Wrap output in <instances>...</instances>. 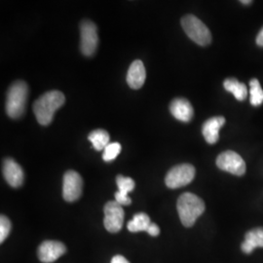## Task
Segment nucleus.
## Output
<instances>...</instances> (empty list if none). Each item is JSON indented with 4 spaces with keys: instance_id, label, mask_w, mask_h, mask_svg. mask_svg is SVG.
<instances>
[{
    "instance_id": "1",
    "label": "nucleus",
    "mask_w": 263,
    "mask_h": 263,
    "mask_svg": "<svg viewBox=\"0 0 263 263\" xmlns=\"http://www.w3.org/2000/svg\"><path fill=\"white\" fill-rule=\"evenodd\" d=\"M66 102L65 95L60 91H50L41 97L33 104V112L40 125L46 126L52 122L54 114Z\"/></svg>"
},
{
    "instance_id": "2",
    "label": "nucleus",
    "mask_w": 263,
    "mask_h": 263,
    "mask_svg": "<svg viewBox=\"0 0 263 263\" xmlns=\"http://www.w3.org/2000/svg\"><path fill=\"white\" fill-rule=\"evenodd\" d=\"M205 203L197 195L185 192L178 200L177 209L180 221L185 227H192L198 217L205 212Z\"/></svg>"
},
{
    "instance_id": "3",
    "label": "nucleus",
    "mask_w": 263,
    "mask_h": 263,
    "mask_svg": "<svg viewBox=\"0 0 263 263\" xmlns=\"http://www.w3.org/2000/svg\"><path fill=\"white\" fill-rule=\"evenodd\" d=\"M28 88L25 81H16L10 86L6 99V112L13 119H18L26 109Z\"/></svg>"
},
{
    "instance_id": "4",
    "label": "nucleus",
    "mask_w": 263,
    "mask_h": 263,
    "mask_svg": "<svg viewBox=\"0 0 263 263\" xmlns=\"http://www.w3.org/2000/svg\"><path fill=\"white\" fill-rule=\"evenodd\" d=\"M181 26L188 37L198 45L207 46L212 42V33L207 26L197 17L186 15L181 19Z\"/></svg>"
},
{
    "instance_id": "5",
    "label": "nucleus",
    "mask_w": 263,
    "mask_h": 263,
    "mask_svg": "<svg viewBox=\"0 0 263 263\" xmlns=\"http://www.w3.org/2000/svg\"><path fill=\"white\" fill-rule=\"evenodd\" d=\"M195 177V168L190 164H181L173 167L166 176V185L172 189L189 184Z\"/></svg>"
},
{
    "instance_id": "6",
    "label": "nucleus",
    "mask_w": 263,
    "mask_h": 263,
    "mask_svg": "<svg viewBox=\"0 0 263 263\" xmlns=\"http://www.w3.org/2000/svg\"><path fill=\"white\" fill-rule=\"evenodd\" d=\"M216 166L222 171L239 177L246 173V163L235 151H227L220 153L216 158Z\"/></svg>"
},
{
    "instance_id": "7",
    "label": "nucleus",
    "mask_w": 263,
    "mask_h": 263,
    "mask_svg": "<svg viewBox=\"0 0 263 263\" xmlns=\"http://www.w3.org/2000/svg\"><path fill=\"white\" fill-rule=\"evenodd\" d=\"M104 226L110 233H117L122 229L124 210L116 201H109L104 208Z\"/></svg>"
},
{
    "instance_id": "8",
    "label": "nucleus",
    "mask_w": 263,
    "mask_h": 263,
    "mask_svg": "<svg viewBox=\"0 0 263 263\" xmlns=\"http://www.w3.org/2000/svg\"><path fill=\"white\" fill-rule=\"evenodd\" d=\"M81 32V44L80 49L85 56L91 57L94 55L98 47V30L93 22L85 20L80 25Z\"/></svg>"
},
{
    "instance_id": "9",
    "label": "nucleus",
    "mask_w": 263,
    "mask_h": 263,
    "mask_svg": "<svg viewBox=\"0 0 263 263\" xmlns=\"http://www.w3.org/2000/svg\"><path fill=\"white\" fill-rule=\"evenodd\" d=\"M83 180L76 171H67L64 176L63 196L66 202L77 201L82 194Z\"/></svg>"
},
{
    "instance_id": "10",
    "label": "nucleus",
    "mask_w": 263,
    "mask_h": 263,
    "mask_svg": "<svg viewBox=\"0 0 263 263\" xmlns=\"http://www.w3.org/2000/svg\"><path fill=\"white\" fill-rule=\"evenodd\" d=\"M66 252V247L63 243L58 241H44L38 248V258L41 262L52 263L63 256Z\"/></svg>"
},
{
    "instance_id": "11",
    "label": "nucleus",
    "mask_w": 263,
    "mask_h": 263,
    "mask_svg": "<svg viewBox=\"0 0 263 263\" xmlns=\"http://www.w3.org/2000/svg\"><path fill=\"white\" fill-rule=\"evenodd\" d=\"M3 175L12 187H20L24 183V171L19 164L12 158H6L3 162Z\"/></svg>"
},
{
    "instance_id": "12",
    "label": "nucleus",
    "mask_w": 263,
    "mask_h": 263,
    "mask_svg": "<svg viewBox=\"0 0 263 263\" xmlns=\"http://www.w3.org/2000/svg\"><path fill=\"white\" fill-rule=\"evenodd\" d=\"M172 115L181 122H189L194 114L192 104L184 98H177L170 104Z\"/></svg>"
},
{
    "instance_id": "13",
    "label": "nucleus",
    "mask_w": 263,
    "mask_h": 263,
    "mask_svg": "<svg viewBox=\"0 0 263 263\" xmlns=\"http://www.w3.org/2000/svg\"><path fill=\"white\" fill-rule=\"evenodd\" d=\"M116 183L119 190L115 193V201L121 206L131 205V198L129 197L128 194L132 192L136 186L134 179L119 175L116 178Z\"/></svg>"
},
{
    "instance_id": "14",
    "label": "nucleus",
    "mask_w": 263,
    "mask_h": 263,
    "mask_svg": "<svg viewBox=\"0 0 263 263\" xmlns=\"http://www.w3.org/2000/svg\"><path fill=\"white\" fill-rule=\"evenodd\" d=\"M226 124V118L217 116L208 119L202 126V133L205 140L210 144H215L219 140V130Z\"/></svg>"
},
{
    "instance_id": "15",
    "label": "nucleus",
    "mask_w": 263,
    "mask_h": 263,
    "mask_svg": "<svg viewBox=\"0 0 263 263\" xmlns=\"http://www.w3.org/2000/svg\"><path fill=\"white\" fill-rule=\"evenodd\" d=\"M146 78V71L143 63L140 60H136L132 63L127 74V83L134 90H138L144 84Z\"/></svg>"
},
{
    "instance_id": "16",
    "label": "nucleus",
    "mask_w": 263,
    "mask_h": 263,
    "mask_svg": "<svg viewBox=\"0 0 263 263\" xmlns=\"http://www.w3.org/2000/svg\"><path fill=\"white\" fill-rule=\"evenodd\" d=\"M256 248H263V227L248 231L245 235V241L241 245V250L247 254H252Z\"/></svg>"
},
{
    "instance_id": "17",
    "label": "nucleus",
    "mask_w": 263,
    "mask_h": 263,
    "mask_svg": "<svg viewBox=\"0 0 263 263\" xmlns=\"http://www.w3.org/2000/svg\"><path fill=\"white\" fill-rule=\"evenodd\" d=\"M223 86L226 91L234 95V97L238 101L246 100L248 90H247V86L244 83L238 81L235 78H228L224 80Z\"/></svg>"
},
{
    "instance_id": "18",
    "label": "nucleus",
    "mask_w": 263,
    "mask_h": 263,
    "mask_svg": "<svg viewBox=\"0 0 263 263\" xmlns=\"http://www.w3.org/2000/svg\"><path fill=\"white\" fill-rule=\"evenodd\" d=\"M151 224V218L144 213L136 214L133 219L130 220L127 224V228L130 232H141V231H147L148 227Z\"/></svg>"
},
{
    "instance_id": "19",
    "label": "nucleus",
    "mask_w": 263,
    "mask_h": 263,
    "mask_svg": "<svg viewBox=\"0 0 263 263\" xmlns=\"http://www.w3.org/2000/svg\"><path fill=\"white\" fill-rule=\"evenodd\" d=\"M88 139L92 142L95 149L98 151H104V148L110 143L109 142L110 138L108 133L103 129H97L95 131L91 132Z\"/></svg>"
},
{
    "instance_id": "20",
    "label": "nucleus",
    "mask_w": 263,
    "mask_h": 263,
    "mask_svg": "<svg viewBox=\"0 0 263 263\" xmlns=\"http://www.w3.org/2000/svg\"><path fill=\"white\" fill-rule=\"evenodd\" d=\"M250 93L251 98L250 102L254 106H258L263 103V90L261 86L259 84V81L254 78L250 81Z\"/></svg>"
},
{
    "instance_id": "21",
    "label": "nucleus",
    "mask_w": 263,
    "mask_h": 263,
    "mask_svg": "<svg viewBox=\"0 0 263 263\" xmlns=\"http://www.w3.org/2000/svg\"><path fill=\"white\" fill-rule=\"evenodd\" d=\"M121 144L118 142H110L105 148H104L103 159L105 162H111L115 159L121 152Z\"/></svg>"
},
{
    "instance_id": "22",
    "label": "nucleus",
    "mask_w": 263,
    "mask_h": 263,
    "mask_svg": "<svg viewBox=\"0 0 263 263\" xmlns=\"http://www.w3.org/2000/svg\"><path fill=\"white\" fill-rule=\"evenodd\" d=\"M11 228H12V224H11L9 218L3 215L0 216V243L1 244L9 236Z\"/></svg>"
},
{
    "instance_id": "23",
    "label": "nucleus",
    "mask_w": 263,
    "mask_h": 263,
    "mask_svg": "<svg viewBox=\"0 0 263 263\" xmlns=\"http://www.w3.org/2000/svg\"><path fill=\"white\" fill-rule=\"evenodd\" d=\"M146 232H147L149 235L152 236V237H156V236H158L160 234L159 226H157L156 223L151 222V224L149 226V227H148V229H147Z\"/></svg>"
},
{
    "instance_id": "24",
    "label": "nucleus",
    "mask_w": 263,
    "mask_h": 263,
    "mask_svg": "<svg viewBox=\"0 0 263 263\" xmlns=\"http://www.w3.org/2000/svg\"><path fill=\"white\" fill-rule=\"evenodd\" d=\"M111 263H130L124 256L118 254V255H115L113 256L112 259H111Z\"/></svg>"
},
{
    "instance_id": "25",
    "label": "nucleus",
    "mask_w": 263,
    "mask_h": 263,
    "mask_svg": "<svg viewBox=\"0 0 263 263\" xmlns=\"http://www.w3.org/2000/svg\"><path fill=\"white\" fill-rule=\"evenodd\" d=\"M256 44L260 47H263V28L260 29L256 36Z\"/></svg>"
},
{
    "instance_id": "26",
    "label": "nucleus",
    "mask_w": 263,
    "mask_h": 263,
    "mask_svg": "<svg viewBox=\"0 0 263 263\" xmlns=\"http://www.w3.org/2000/svg\"><path fill=\"white\" fill-rule=\"evenodd\" d=\"M240 2H241L242 4H244V5H249V4L253 3V1H251V0H241Z\"/></svg>"
}]
</instances>
